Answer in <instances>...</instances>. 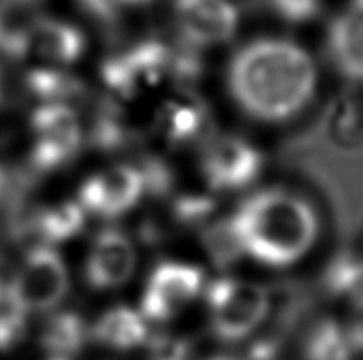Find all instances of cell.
Masks as SVG:
<instances>
[{
	"mask_svg": "<svg viewBox=\"0 0 363 360\" xmlns=\"http://www.w3.org/2000/svg\"><path fill=\"white\" fill-rule=\"evenodd\" d=\"M235 103L262 122H282L307 107L317 89L311 54L288 39H255L239 49L228 70Z\"/></svg>",
	"mask_w": 363,
	"mask_h": 360,
	"instance_id": "1",
	"label": "cell"
},
{
	"mask_svg": "<svg viewBox=\"0 0 363 360\" xmlns=\"http://www.w3.org/2000/svg\"><path fill=\"white\" fill-rule=\"evenodd\" d=\"M239 248L270 267H289L309 256L319 240V215L284 188L252 194L230 217Z\"/></svg>",
	"mask_w": 363,
	"mask_h": 360,
	"instance_id": "2",
	"label": "cell"
},
{
	"mask_svg": "<svg viewBox=\"0 0 363 360\" xmlns=\"http://www.w3.org/2000/svg\"><path fill=\"white\" fill-rule=\"evenodd\" d=\"M210 320L218 337L239 341L257 331L270 312V294L243 279H218L208 289Z\"/></svg>",
	"mask_w": 363,
	"mask_h": 360,
	"instance_id": "3",
	"label": "cell"
},
{
	"mask_svg": "<svg viewBox=\"0 0 363 360\" xmlns=\"http://www.w3.org/2000/svg\"><path fill=\"white\" fill-rule=\"evenodd\" d=\"M171 45L142 41L107 59L101 66L105 88L123 101H134L169 78Z\"/></svg>",
	"mask_w": 363,
	"mask_h": 360,
	"instance_id": "4",
	"label": "cell"
},
{
	"mask_svg": "<svg viewBox=\"0 0 363 360\" xmlns=\"http://www.w3.org/2000/svg\"><path fill=\"white\" fill-rule=\"evenodd\" d=\"M33 146L30 167L35 173H51L80 153L84 132L76 112L67 103H43L31 115Z\"/></svg>",
	"mask_w": 363,
	"mask_h": 360,
	"instance_id": "5",
	"label": "cell"
},
{
	"mask_svg": "<svg viewBox=\"0 0 363 360\" xmlns=\"http://www.w3.org/2000/svg\"><path fill=\"white\" fill-rule=\"evenodd\" d=\"M262 155L238 136H208L201 153V169L214 190H239L259 177Z\"/></svg>",
	"mask_w": 363,
	"mask_h": 360,
	"instance_id": "6",
	"label": "cell"
},
{
	"mask_svg": "<svg viewBox=\"0 0 363 360\" xmlns=\"http://www.w3.org/2000/svg\"><path fill=\"white\" fill-rule=\"evenodd\" d=\"M10 287L28 310L55 308L68 291L67 265L55 250L38 246L26 256Z\"/></svg>",
	"mask_w": 363,
	"mask_h": 360,
	"instance_id": "7",
	"label": "cell"
},
{
	"mask_svg": "<svg viewBox=\"0 0 363 360\" xmlns=\"http://www.w3.org/2000/svg\"><path fill=\"white\" fill-rule=\"evenodd\" d=\"M173 16L181 39L199 49L230 41L239 23L230 0H175Z\"/></svg>",
	"mask_w": 363,
	"mask_h": 360,
	"instance_id": "8",
	"label": "cell"
},
{
	"mask_svg": "<svg viewBox=\"0 0 363 360\" xmlns=\"http://www.w3.org/2000/svg\"><path fill=\"white\" fill-rule=\"evenodd\" d=\"M202 272L194 265L177 262L157 265L142 296L144 316L157 322L173 318L183 306L194 301L202 287Z\"/></svg>",
	"mask_w": 363,
	"mask_h": 360,
	"instance_id": "9",
	"label": "cell"
},
{
	"mask_svg": "<svg viewBox=\"0 0 363 360\" xmlns=\"http://www.w3.org/2000/svg\"><path fill=\"white\" fill-rule=\"evenodd\" d=\"M144 194L140 170L128 165H117L89 177L80 188V206L101 217L126 214Z\"/></svg>",
	"mask_w": 363,
	"mask_h": 360,
	"instance_id": "10",
	"label": "cell"
},
{
	"mask_svg": "<svg viewBox=\"0 0 363 360\" xmlns=\"http://www.w3.org/2000/svg\"><path fill=\"white\" fill-rule=\"evenodd\" d=\"M134 267H136V252L125 233L115 228H105L96 236L86 265V277L91 287H121L130 279Z\"/></svg>",
	"mask_w": 363,
	"mask_h": 360,
	"instance_id": "11",
	"label": "cell"
},
{
	"mask_svg": "<svg viewBox=\"0 0 363 360\" xmlns=\"http://www.w3.org/2000/svg\"><path fill=\"white\" fill-rule=\"evenodd\" d=\"M84 49L86 37L78 28L52 18H35L26 35L23 57L65 66L80 59Z\"/></svg>",
	"mask_w": 363,
	"mask_h": 360,
	"instance_id": "12",
	"label": "cell"
},
{
	"mask_svg": "<svg viewBox=\"0 0 363 360\" xmlns=\"http://www.w3.org/2000/svg\"><path fill=\"white\" fill-rule=\"evenodd\" d=\"M208 118L210 115L201 97L189 89H181L177 95L157 107L154 130L169 146H183L201 138Z\"/></svg>",
	"mask_w": 363,
	"mask_h": 360,
	"instance_id": "13",
	"label": "cell"
},
{
	"mask_svg": "<svg viewBox=\"0 0 363 360\" xmlns=\"http://www.w3.org/2000/svg\"><path fill=\"white\" fill-rule=\"evenodd\" d=\"M334 64L350 80L363 83V0H350L328 33Z\"/></svg>",
	"mask_w": 363,
	"mask_h": 360,
	"instance_id": "14",
	"label": "cell"
},
{
	"mask_svg": "<svg viewBox=\"0 0 363 360\" xmlns=\"http://www.w3.org/2000/svg\"><path fill=\"white\" fill-rule=\"evenodd\" d=\"M305 360H356L359 356L348 324L325 318L313 325L303 345Z\"/></svg>",
	"mask_w": 363,
	"mask_h": 360,
	"instance_id": "15",
	"label": "cell"
},
{
	"mask_svg": "<svg viewBox=\"0 0 363 360\" xmlns=\"http://www.w3.org/2000/svg\"><path fill=\"white\" fill-rule=\"evenodd\" d=\"M94 339L113 349H133L146 339V325L138 312L128 306H117L97 320Z\"/></svg>",
	"mask_w": 363,
	"mask_h": 360,
	"instance_id": "16",
	"label": "cell"
},
{
	"mask_svg": "<svg viewBox=\"0 0 363 360\" xmlns=\"http://www.w3.org/2000/svg\"><path fill=\"white\" fill-rule=\"evenodd\" d=\"M26 89L45 103H65L84 93V83L57 68H35L26 76Z\"/></svg>",
	"mask_w": 363,
	"mask_h": 360,
	"instance_id": "17",
	"label": "cell"
},
{
	"mask_svg": "<svg viewBox=\"0 0 363 360\" xmlns=\"http://www.w3.org/2000/svg\"><path fill=\"white\" fill-rule=\"evenodd\" d=\"M326 289L338 301L354 304V308L363 304V260L342 256L330 264L326 273Z\"/></svg>",
	"mask_w": 363,
	"mask_h": 360,
	"instance_id": "18",
	"label": "cell"
},
{
	"mask_svg": "<svg viewBox=\"0 0 363 360\" xmlns=\"http://www.w3.org/2000/svg\"><path fill=\"white\" fill-rule=\"evenodd\" d=\"M28 4L0 2V54L8 59H23V45L31 22Z\"/></svg>",
	"mask_w": 363,
	"mask_h": 360,
	"instance_id": "19",
	"label": "cell"
},
{
	"mask_svg": "<svg viewBox=\"0 0 363 360\" xmlns=\"http://www.w3.org/2000/svg\"><path fill=\"white\" fill-rule=\"evenodd\" d=\"M45 349L57 356L76 354L86 341V327L76 314H59L47 324L43 331Z\"/></svg>",
	"mask_w": 363,
	"mask_h": 360,
	"instance_id": "20",
	"label": "cell"
},
{
	"mask_svg": "<svg viewBox=\"0 0 363 360\" xmlns=\"http://www.w3.org/2000/svg\"><path fill=\"white\" fill-rule=\"evenodd\" d=\"M84 207L74 202H62L41 211L38 217V231L41 236L52 243L67 240L78 235L84 227Z\"/></svg>",
	"mask_w": 363,
	"mask_h": 360,
	"instance_id": "21",
	"label": "cell"
},
{
	"mask_svg": "<svg viewBox=\"0 0 363 360\" xmlns=\"http://www.w3.org/2000/svg\"><path fill=\"white\" fill-rule=\"evenodd\" d=\"M28 308L16 296L12 287L0 291V349L12 347L26 327Z\"/></svg>",
	"mask_w": 363,
	"mask_h": 360,
	"instance_id": "22",
	"label": "cell"
},
{
	"mask_svg": "<svg viewBox=\"0 0 363 360\" xmlns=\"http://www.w3.org/2000/svg\"><path fill=\"white\" fill-rule=\"evenodd\" d=\"M204 243H206L210 256L214 257L216 262H222V264L233 262L235 257L243 254L239 248L238 238L233 235L230 219L220 221L212 228H208L206 235H204Z\"/></svg>",
	"mask_w": 363,
	"mask_h": 360,
	"instance_id": "23",
	"label": "cell"
},
{
	"mask_svg": "<svg viewBox=\"0 0 363 360\" xmlns=\"http://www.w3.org/2000/svg\"><path fill=\"white\" fill-rule=\"evenodd\" d=\"M189 356V343L179 337L154 339L150 347V360H186Z\"/></svg>",
	"mask_w": 363,
	"mask_h": 360,
	"instance_id": "24",
	"label": "cell"
},
{
	"mask_svg": "<svg viewBox=\"0 0 363 360\" xmlns=\"http://www.w3.org/2000/svg\"><path fill=\"white\" fill-rule=\"evenodd\" d=\"M214 209V199L202 198V196H185L177 199L175 214L183 221H196L206 217Z\"/></svg>",
	"mask_w": 363,
	"mask_h": 360,
	"instance_id": "25",
	"label": "cell"
},
{
	"mask_svg": "<svg viewBox=\"0 0 363 360\" xmlns=\"http://www.w3.org/2000/svg\"><path fill=\"white\" fill-rule=\"evenodd\" d=\"M348 324V330L350 333H352V339H354V345H356L357 353H359V356L363 354V304L362 306H357V308H354V316H352V320L350 322H346Z\"/></svg>",
	"mask_w": 363,
	"mask_h": 360,
	"instance_id": "26",
	"label": "cell"
},
{
	"mask_svg": "<svg viewBox=\"0 0 363 360\" xmlns=\"http://www.w3.org/2000/svg\"><path fill=\"white\" fill-rule=\"evenodd\" d=\"M117 4H148L152 0H115Z\"/></svg>",
	"mask_w": 363,
	"mask_h": 360,
	"instance_id": "27",
	"label": "cell"
},
{
	"mask_svg": "<svg viewBox=\"0 0 363 360\" xmlns=\"http://www.w3.org/2000/svg\"><path fill=\"white\" fill-rule=\"evenodd\" d=\"M6 2H16V4H28V6H30L33 0H6Z\"/></svg>",
	"mask_w": 363,
	"mask_h": 360,
	"instance_id": "28",
	"label": "cell"
},
{
	"mask_svg": "<svg viewBox=\"0 0 363 360\" xmlns=\"http://www.w3.org/2000/svg\"><path fill=\"white\" fill-rule=\"evenodd\" d=\"M210 360H238V359H233V356H216V359H210Z\"/></svg>",
	"mask_w": 363,
	"mask_h": 360,
	"instance_id": "29",
	"label": "cell"
},
{
	"mask_svg": "<svg viewBox=\"0 0 363 360\" xmlns=\"http://www.w3.org/2000/svg\"><path fill=\"white\" fill-rule=\"evenodd\" d=\"M0 101H2V81H0Z\"/></svg>",
	"mask_w": 363,
	"mask_h": 360,
	"instance_id": "30",
	"label": "cell"
},
{
	"mask_svg": "<svg viewBox=\"0 0 363 360\" xmlns=\"http://www.w3.org/2000/svg\"><path fill=\"white\" fill-rule=\"evenodd\" d=\"M57 360H60V359H57Z\"/></svg>",
	"mask_w": 363,
	"mask_h": 360,
	"instance_id": "31",
	"label": "cell"
}]
</instances>
